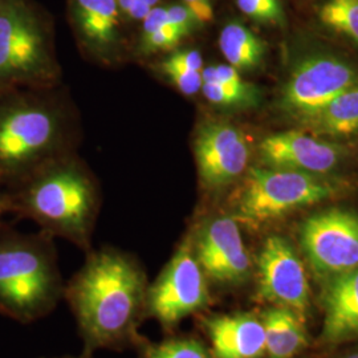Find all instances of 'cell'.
Masks as SVG:
<instances>
[{"label":"cell","instance_id":"cell-1","mask_svg":"<svg viewBox=\"0 0 358 358\" xmlns=\"http://www.w3.org/2000/svg\"><path fill=\"white\" fill-rule=\"evenodd\" d=\"M71 296L87 338L108 345L131 331L145 300V279L125 256L103 251L81 271Z\"/></svg>","mask_w":358,"mask_h":358},{"label":"cell","instance_id":"cell-2","mask_svg":"<svg viewBox=\"0 0 358 358\" xmlns=\"http://www.w3.org/2000/svg\"><path fill=\"white\" fill-rule=\"evenodd\" d=\"M60 124L56 112L38 99L0 90V182H20L56 149Z\"/></svg>","mask_w":358,"mask_h":358},{"label":"cell","instance_id":"cell-3","mask_svg":"<svg viewBox=\"0 0 358 358\" xmlns=\"http://www.w3.org/2000/svg\"><path fill=\"white\" fill-rule=\"evenodd\" d=\"M23 185L10 208H17L52 230L77 239L88 231L94 210V192L80 170L73 166H41L20 180Z\"/></svg>","mask_w":358,"mask_h":358},{"label":"cell","instance_id":"cell-4","mask_svg":"<svg viewBox=\"0 0 358 358\" xmlns=\"http://www.w3.org/2000/svg\"><path fill=\"white\" fill-rule=\"evenodd\" d=\"M57 279L35 241L0 235V309L17 320L36 319L51 307Z\"/></svg>","mask_w":358,"mask_h":358},{"label":"cell","instance_id":"cell-5","mask_svg":"<svg viewBox=\"0 0 358 358\" xmlns=\"http://www.w3.org/2000/svg\"><path fill=\"white\" fill-rule=\"evenodd\" d=\"M55 69L38 13L27 0H0V90L48 83Z\"/></svg>","mask_w":358,"mask_h":358},{"label":"cell","instance_id":"cell-6","mask_svg":"<svg viewBox=\"0 0 358 358\" xmlns=\"http://www.w3.org/2000/svg\"><path fill=\"white\" fill-rule=\"evenodd\" d=\"M333 194L332 185L312 174L254 167L248 171L236 214L250 224H262L296 208L322 202Z\"/></svg>","mask_w":358,"mask_h":358},{"label":"cell","instance_id":"cell-7","mask_svg":"<svg viewBox=\"0 0 358 358\" xmlns=\"http://www.w3.org/2000/svg\"><path fill=\"white\" fill-rule=\"evenodd\" d=\"M300 241L315 273L325 280L358 267V214L332 208L308 217Z\"/></svg>","mask_w":358,"mask_h":358},{"label":"cell","instance_id":"cell-8","mask_svg":"<svg viewBox=\"0 0 358 358\" xmlns=\"http://www.w3.org/2000/svg\"><path fill=\"white\" fill-rule=\"evenodd\" d=\"M353 66L333 56H315L296 66L282 90L285 110L306 122L357 83Z\"/></svg>","mask_w":358,"mask_h":358},{"label":"cell","instance_id":"cell-9","mask_svg":"<svg viewBox=\"0 0 358 358\" xmlns=\"http://www.w3.org/2000/svg\"><path fill=\"white\" fill-rule=\"evenodd\" d=\"M208 291L192 244L186 241L149 291L148 304L162 324H176L205 307Z\"/></svg>","mask_w":358,"mask_h":358},{"label":"cell","instance_id":"cell-10","mask_svg":"<svg viewBox=\"0 0 358 358\" xmlns=\"http://www.w3.org/2000/svg\"><path fill=\"white\" fill-rule=\"evenodd\" d=\"M259 294L300 319L309 307V284L306 269L291 244L282 236H269L257 257Z\"/></svg>","mask_w":358,"mask_h":358},{"label":"cell","instance_id":"cell-11","mask_svg":"<svg viewBox=\"0 0 358 358\" xmlns=\"http://www.w3.org/2000/svg\"><path fill=\"white\" fill-rule=\"evenodd\" d=\"M195 159L202 182L210 189L224 187L239 178L250 159L243 131L227 122H207L194 142Z\"/></svg>","mask_w":358,"mask_h":358},{"label":"cell","instance_id":"cell-12","mask_svg":"<svg viewBox=\"0 0 358 358\" xmlns=\"http://www.w3.org/2000/svg\"><path fill=\"white\" fill-rule=\"evenodd\" d=\"M194 254L205 275L215 282L241 284L250 275V256L234 217H215L206 223Z\"/></svg>","mask_w":358,"mask_h":358},{"label":"cell","instance_id":"cell-13","mask_svg":"<svg viewBox=\"0 0 358 358\" xmlns=\"http://www.w3.org/2000/svg\"><path fill=\"white\" fill-rule=\"evenodd\" d=\"M262 161L272 169L325 174L337 166L343 152L338 146L300 131L268 136L259 145Z\"/></svg>","mask_w":358,"mask_h":358},{"label":"cell","instance_id":"cell-14","mask_svg":"<svg viewBox=\"0 0 358 358\" xmlns=\"http://www.w3.org/2000/svg\"><path fill=\"white\" fill-rule=\"evenodd\" d=\"M322 308L324 341L343 343L358 338V267L327 280Z\"/></svg>","mask_w":358,"mask_h":358},{"label":"cell","instance_id":"cell-15","mask_svg":"<svg viewBox=\"0 0 358 358\" xmlns=\"http://www.w3.org/2000/svg\"><path fill=\"white\" fill-rule=\"evenodd\" d=\"M207 329L217 358H257L266 352L263 322L251 315L215 317Z\"/></svg>","mask_w":358,"mask_h":358},{"label":"cell","instance_id":"cell-16","mask_svg":"<svg viewBox=\"0 0 358 358\" xmlns=\"http://www.w3.org/2000/svg\"><path fill=\"white\" fill-rule=\"evenodd\" d=\"M77 27L92 50L110 51L117 41L120 8L117 0H73Z\"/></svg>","mask_w":358,"mask_h":358},{"label":"cell","instance_id":"cell-17","mask_svg":"<svg viewBox=\"0 0 358 358\" xmlns=\"http://www.w3.org/2000/svg\"><path fill=\"white\" fill-rule=\"evenodd\" d=\"M303 321L288 308H272L264 313L262 322L269 357L291 358L306 346Z\"/></svg>","mask_w":358,"mask_h":358},{"label":"cell","instance_id":"cell-18","mask_svg":"<svg viewBox=\"0 0 358 358\" xmlns=\"http://www.w3.org/2000/svg\"><path fill=\"white\" fill-rule=\"evenodd\" d=\"M219 48L229 64L239 72L255 69L266 52L264 43L239 22H230L223 27Z\"/></svg>","mask_w":358,"mask_h":358},{"label":"cell","instance_id":"cell-19","mask_svg":"<svg viewBox=\"0 0 358 358\" xmlns=\"http://www.w3.org/2000/svg\"><path fill=\"white\" fill-rule=\"evenodd\" d=\"M312 128L334 137L358 133V81L338 94L319 115L307 121Z\"/></svg>","mask_w":358,"mask_h":358},{"label":"cell","instance_id":"cell-20","mask_svg":"<svg viewBox=\"0 0 358 358\" xmlns=\"http://www.w3.org/2000/svg\"><path fill=\"white\" fill-rule=\"evenodd\" d=\"M142 23L140 48L143 53L173 50L185 38L176 27L170 24L166 7H154Z\"/></svg>","mask_w":358,"mask_h":358},{"label":"cell","instance_id":"cell-21","mask_svg":"<svg viewBox=\"0 0 358 358\" xmlns=\"http://www.w3.org/2000/svg\"><path fill=\"white\" fill-rule=\"evenodd\" d=\"M319 15L324 26L358 44V0H327Z\"/></svg>","mask_w":358,"mask_h":358},{"label":"cell","instance_id":"cell-22","mask_svg":"<svg viewBox=\"0 0 358 358\" xmlns=\"http://www.w3.org/2000/svg\"><path fill=\"white\" fill-rule=\"evenodd\" d=\"M201 92L210 103L217 106H244L255 101L256 90L252 87L234 88L214 81H203Z\"/></svg>","mask_w":358,"mask_h":358},{"label":"cell","instance_id":"cell-23","mask_svg":"<svg viewBox=\"0 0 358 358\" xmlns=\"http://www.w3.org/2000/svg\"><path fill=\"white\" fill-rule=\"evenodd\" d=\"M146 358H210L205 348L194 340H174L155 345Z\"/></svg>","mask_w":358,"mask_h":358},{"label":"cell","instance_id":"cell-24","mask_svg":"<svg viewBox=\"0 0 358 358\" xmlns=\"http://www.w3.org/2000/svg\"><path fill=\"white\" fill-rule=\"evenodd\" d=\"M238 8L260 23L280 24L284 19L282 4L279 0H236Z\"/></svg>","mask_w":358,"mask_h":358},{"label":"cell","instance_id":"cell-25","mask_svg":"<svg viewBox=\"0 0 358 358\" xmlns=\"http://www.w3.org/2000/svg\"><path fill=\"white\" fill-rule=\"evenodd\" d=\"M161 69L169 77L171 84L186 96H194L202 90L203 80L201 72L185 71L180 68L164 64L161 65Z\"/></svg>","mask_w":358,"mask_h":358},{"label":"cell","instance_id":"cell-26","mask_svg":"<svg viewBox=\"0 0 358 358\" xmlns=\"http://www.w3.org/2000/svg\"><path fill=\"white\" fill-rule=\"evenodd\" d=\"M166 13L170 24L176 27L185 38H187L196 26L201 24L192 10L183 1L166 7Z\"/></svg>","mask_w":358,"mask_h":358},{"label":"cell","instance_id":"cell-27","mask_svg":"<svg viewBox=\"0 0 358 358\" xmlns=\"http://www.w3.org/2000/svg\"><path fill=\"white\" fill-rule=\"evenodd\" d=\"M169 66H176L185 71L201 72L203 71V59L202 55L195 50H185V51H174L166 60L162 63Z\"/></svg>","mask_w":358,"mask_h":358},{"label":"cell","instance_id":"cell-28","mask_svg":"<svg viewBox=\"0 0 358 358\" xmlns=\"http://www.w3.org/2000/svg\"><path fill=\"white\" fill-rule=\"evenodd\" d=\"M120 13H124L133 20H143L153 10L143 0H117Z\"/></svg>","mask_w":358,"mask_h":358},{"label":"cell","instance_id":"cell-29","mask_svg":"<svg viewBox=\"0 0 358 358\" xmlns=\"http://www.w3.org/2000/svg\"><path fill=\"white\" fill-rule=\"evenodd\" d=\"M195 15V17L199 20V23H207L213 20L214 11L211 7L210 0H182Z\"/></svg>","mask_w":358,"mask_h":358},{"label":"cell","instance_id":"cell-30","mask_svg":"<svg viewBox=\"0 0 358 358\" xmlns=\"http://www.w3.org/2000/svg\"><path fill=\"white\" fill-rule=\"evenodd\" d=\"M8 208H10V199H8V196H6V195H3V194L0 192V222H1L3 214H4Z\"/></svg>","mask_w":358,"mask_h":358},{"label":"cell","instance_id":"cell-31","mask_svg":"<svg viewBox=\"0 0 358 358\" xmlns=\"http://www.w3.org/2000/svg\"><path fill=\"white\" fill-rule=\"evenodd\" d=\"M143 1H146L152 8H154V7H157V4L159 3V0H143Z\"/></svg>","mask_w":358,"mask_h":358},{"label":"cell","instance_id":"cell-32","mask_svg":"<svg viewBox=\"0 0 358 358\" xmlns=\"http://www.w3.org/2000/svg\"><path fill=\"white\" fill-rule=\"evenodd\" d=\"M346 358H358V353H356V355H352V356H349V357Z\"/></svg>","mask_w":358,"mask_h":358}]
</instances>
